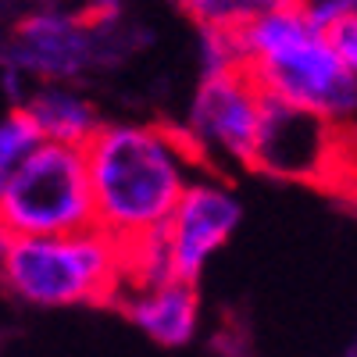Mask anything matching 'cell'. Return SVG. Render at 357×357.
Listing matches in <instances>:
<instances>
[{
  "label": "cell",
  "instance_id": "cell-9",
  "mask_svg": "<svg viewBox=\"0 0 357 357\" xmlns=\"http://www.w3.org/2000/svg\"><path fill=\"white\" fill-rule=\"evenodd\" d=\"M118 307L158 347H186L193 343L200 329L197 282H186V279H172L146 289H126L118 296Z\"/></svg>",
  "mask_w": 357,
  "mask_h": 357
},
{
  "label": "cell",
  "instance_id": "cell-13",
  "mask_svg": "<svg viewBox=\"0 0 357 357\" xmlns=\"http://www.w3.org/2000/svg\"><path fill=\"white\" fill-rule=\"evenodd\" d=\"M43 132L33 122V114L25 107H11L0 122V175H8L11 168H18L29 154H36L43 146Z\"/></svg>",
  "mask_w": 357,
  "mask_h": 357
},
{
  "label": "cell",
  "instance_id": "cell-17",
  "mask_svg": "<svg viewBox=\"0 0 357 357\" xmlns=\"http://www.w3.org/2000/svg\"><path fill=\"white\" fill-rule=\"evenodd\" d=\"M343 357H357V343H350V347L343 350Z\"/></svg>",
  "mask_w": 357,
  "mask_h": 357
},
{
  "label": "cell",
  "instance_id": "cell-8",
  "mask_svg": "<svg viewBox=\"0 0 357 357\" xmlns=\"http://www.w3.org/2000/svg\"><path fill=\"white\" fill-rule=\"evenodd\" d=\"M97 54L93 33L68 15H33L18 25L15 47L8 50V68L47 82L75 79Z\"/></svg>",
  "mask_w": 357,
  "mask_h": 357
},
{
  "label": "cell",
  "instance_id": "cell-14",
  "mask_svg": "<svg viewBox=\"0 0 357 357\" xmlns=\"http://www.w3.org/2000/svg\"><path fill=\"white\" fill-rule=\"evenodd\" d=\"M243 68V54L236 29H200V72L204 79L229 75Z\"/></svg>",
  "mask_w": 357,
  "mask_h": 357
},
{
  "label": "cell",
  "instance_id": "cell-5",
  "mask_svg": "<svg viewBox=\"0 0 357 357\" xmlns=\"http://www.w3.org/2000/svg\"><path fill=\"white\" fill-rule=\"evenodd\" d=\"M254 82L293 107H304L333 126L357 122V75L343 65V57L329 36H314L275 61L243 68Z\"/></svg>",
  "mask_w": 357,
  "mask_h": 357
},
{
  "label": "cell",
  "instance_id": "cell-10",
  "mask_svg": "<svg viewBox=\"0 0 357 357\" xmlns=\"http://www.w3.org/2000/svg\"><path fill=\"white\" fill-rule=\"evenodd\" d=\"M33 122L40 126L47 143H65V146H89L93 136L104 129L97 107L89 104L82 93L61 86V82H47L36 93H29L22 104Z\"/></svg>",
  "mask_w": 357,
  "mask_h": 357
},
{
  "label": "cell",
  "instance_id": "cell-2",
  "mask_svg": "<svg viewBox=\"0 0 357 357\" xmlns=\"http://www.w3.org/2000/svg\"><path fill=\"white\" fill-rule=\"evenodd\" d=\"M0 268L11 296L33 307L118 304L126 293V250L104 229L72 236H4Z\"/></svg>",
  "mask_w": 357,
  "mask_h": 357
},
{
  "label": "cell",
  "instance_id": "cell-7",
  "mask_svg": "<svg viewBox=\"0 0 357 357\" xmlns=\"http://www.w3.org/2000/svg\"><path fill=\"white\" fill-rule=\"evenodd\" d=\"M240 218H243V204L232 193V186L215 175H200L165 225L175 275L186 282H197L207 261L240 229Z\"/></svg>",
  "mask_w": 357,
  "mask_h": 357
},
{
  "label": "cell",
  "instance_id": "cell-11",
  "mask_svg": "<svg viewBox=\"0 0 357 357\" xmlns=\"http://www.w3.org/2000/svg\"><path fill=\"white\" fill-rule=\"evenodd\" d=\"M318 33L311 29L304 8L296 11H275V15H261L247 25L236 29V40H240V54H243V68L275 61V57L304 47L307 40H314Z\"/></svg>",
  "mask_w": 357,
  "mask_h": 357
},
{
  "label": "cell",
  "instance_id": "cell-16",
  "mask_svg": "<svg viewBox=\"0 0 357 357\" xmlns=\"http://www.w3.org/2000/svg\"><path fill=\"white\" fill-rule=\"evenodd\" d=\"M329 43L336 47V54L343 57V65L357 75V15L343 18L333 33H329Z\"/></svg>",
  "mask_w": 357,
  "mask_h": 357
},
{
  "label": "cell",
  "instance_id": "cell-6",
  "mask_svg": "<svg viewBox=\"0 0 357 357\" xmlns=\"http://www.w3.org/2000/svg\"><path fill=\"white\" fill-rule=\"evenodd\" d=\"M336 161V126L264 93L250 168L279 178H321Z\"/></svg>",
  "mask_w": 357,
  "mask_h": 357
},
{
  "label": "cell",
  "instance_id": "cell-1",
  "mask_svg": "<svg viewBox=\"0 0 357 357\" xmlns=\"http://www.w3.org/2000/svg\"><path fill=\"white\" fill-rule=\"evenodd\" d=\"M97 229L122 247L168 225L204 168L183 129L151 122L104 126L86 146Z\"/></svg>",
  "mask_w": 357,
  "mask_h": 357
},
{
  "label": "cell",
  "instance_id": "cell-15",
  "mask_svg": "<svg viewBox=\"0 0 357 357\" xmlns=\"http://www.w3.org/2000/svg\"><path fill=\"white\" fill-rule=\"evenodd\" d=\"M304 15H307V22L318 36H329L343 18L357 15V0H311L304 8Z\"/></svg>",
  "mask_w": 357,
  "mask_h": 357
},
{
  "label": "cell",
  "instance_id": "cell-12",
  "mask_svg": "<svg viewBox=\"0 0 357 357\" xmlns=\"http://www.w3.org/2000/svg\"><path fill=\"white\" fill-rule=\"evenodd\" d=\"M200 29H240L261 15L307 8V0H178Z\"/></svg>",
  "mask_w": 357,
  "mask_h": 357
},
{
  "label": "cell",
  "instance_id": "cell-4",
  "mask_svg": "<svg viewBox=\"0 0 357 357\" xmlns=\"http://www.w3.org/2000/svg\"><path fill=\"white\" fill-rule=\"evenodd\" d=\"M264 89L250 72L200 79L186 114V139L204 168H250L261 132Z\"/></svg>",
  "mask_w": 357,
  "mask_h": 357
},
{
  "label": "cell",
  "instance_id": "cell-3",
  "mask_svg": "<svg viewBox=\"0 0 357 357\" xmlns=\"http://www.w3.org/2000/svg\"><path fill=\"white\" fill-rule=\"evenodd\" d=\"M4 236H72L97 229V200L86 146L43 143L18 168L0 175Z\"/></svg>",
  "mask_w": 357,
  "mask_h": 357
}]
</instances>
